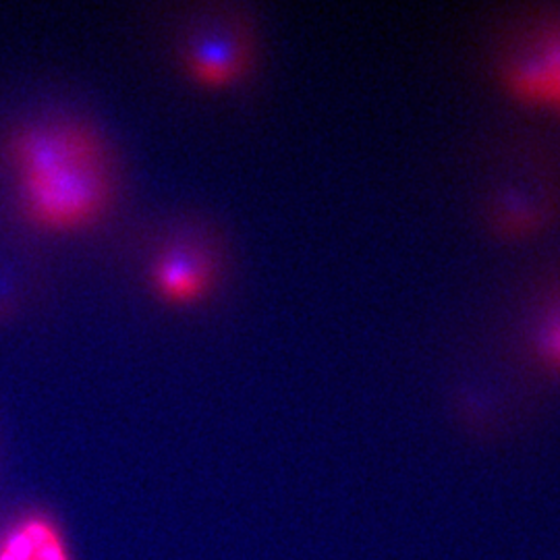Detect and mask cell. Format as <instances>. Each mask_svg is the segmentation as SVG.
Wrapping results in <instances>:
<instances>
[{
	"mask_svg": "<svg viewBox=\"0 0 560 560\" xmlns=\"http://www.w3.org/2000/svg\"><path fill=\"white\" fill-rule=\"evenodd\" d=\"M9 159L27 221L48 233L92 226L108 208L113 171L101 138L81 122L42 120L13 136Z\"/></svg>",
	"mask_w": 560,
	"mask_h": 560,
	"instance_id": "obj_1",
	"label": "cell"
},
{
	"mask_svg": "<svg viewBox=\"0 0 560 560\" xmlns=\"http://www.w3.org/2000/svg\"><path fill=\"white\" fill-rule=\"evenodd\" d=\"M497 73L513 96L560 113V18L534 21L506 40Z\"/></svg>",
	"mask_w": 560,
	"mask_h": 560,
	"instance_id": "obj_2",
	"label": "cell"
},
{
	"mask_svg": "<svg viewBox=\"0 0 560 560\" xmlns=\"http://www.w3.org/2000/svg\"><path fill=\"white\" fill-rule=\"evenodd\" d=\"M252 57V42L240 23H214L194 36L185 50V67L206 88H224L240 80Z\"/></svg>",
	"mask_w": 560,
	"mask_h": 560,
	"instance_id": "obj_3",
	"label": "cell"
},
{
	"mask_svg": "<svg viewBox=\"0 0 560 560\" xmlns=\"http://www.w3.org/2000/svg\"><path fill=\"white\" fill-rule=\"evenodd\" d=\"M152 282L162 300L194 303L212 287L214 266L203 249L179 243L162 252L152 270Z\"/></svg>",
	"mask_w": 560,
	"mask_h": 560,
	"instance_id": "obj_4",
	"label": "cell"
},
{
	"mask_svg": "<svg viewBox=\"0 0 560 560\" xmlns=\"http://www.w3.org/2000/svg\"><path fill=\"white\" fill-rule=\"evenodd\" d=\"M0 560H73L59 527L44 515H27L0 538Z\"/></svg>",
	"mask_w": 560,
	"mask_h": 560,
	"instance_id": "obj_5",
	"label": "cell"
},
{
	"mask_svg": "<svg viewBox=\"0 0 560 560\" xmlns=\"http://www.w3.org/2000/svg\"><path fill=\"white\" fill-rule=\"evenodd\" d=\"M529 347L544 368L560 372V293L546 301L532 322Z\"/></svg>",
	"mask_w": 560,
	"mask_h": 560,
	"instance_id": "obj_6",
	"label": "cell"
}]
</instances>
